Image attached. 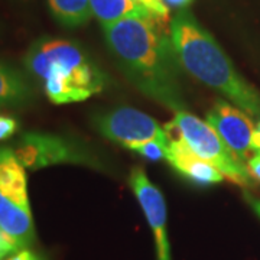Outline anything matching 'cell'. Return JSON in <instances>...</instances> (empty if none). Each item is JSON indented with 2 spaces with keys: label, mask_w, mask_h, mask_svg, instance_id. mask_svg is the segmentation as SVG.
<instances>
[{
  "label": "cell",
  "mask_w": 260,
  "mask_h": 260,
  "mask_svg": "<svg viewBox=\"0 0 260 260\" xmlns=\"http://www.w3.org/2000/svg\"><path fill=\"white\" fill-rule=\"evenodd\" d=\"M107 48L140 93L169 110H185L171 30L155 16H129L103 25Z\"/></svg>",
  "instance_id": "obj_1"
},
{
  "label": "cell",
  "mask_w": 260,
  "mask_h": 260,
  "mask_svg": "<svg viewBox=\"0 0 260 260\" xmlns=\"http://www.w3.org/2000/svg\"><path fill=\"white\" fill-rule=\"evenodd\" d=\"M135 2L139 3L140 6H143L155 18L160 19L164 22H168V19H169V9L167 8V5L164 3V0H135Z\"/></svg>",
  "instance_id": "obj_15"
},
{
  "label": "cell",
  "mask_w": 260,
  "mask_h": 260,
  "mask_svg": "<svg viewBox=\"0 0 260 260\" xmlns=\"http://www.w3.org/2000/svg\"><path fill=\"white\" fill-rule=\"evenodd\" d=\"M34 88L28 80L5 62H0V109L19 107L32 100Z\"/></svg>",
  "instance_id": "obj_11"
},
{
  "label": "cell",
  "mask_w": 260,
  "mask_h": 260,
  "mask_svg": "<svg viewBox=\"0 0 260 260\" xmlns=\"http://www.w3.org/2000/svg\"><path fill=\"white\" fill-rule=\"evenodd\" d=\"M168 143L169 142H160V140H146L139 143H132L127 146L129 150L139 153L143 158L150 160H159V159H167Z\"/></svg>",
  "instance_id": "obj_14"
},
{
  "label": "cell",
  "mask_w": 260,
  "mask_h": 260,
  "mask_svg": "<svg viewBox=\"0 0 260 260\" xmlns=\"http://www.w3.org/2000/svg\"><path fill=\"white\" fill-rule=\"evenodd\" d=\"M93 16L103 25L129 16H153L135 0H88Z\"/></svg>",
  "instance_id": "obj_12"
},
{
  "label": "cell",
  "mask_w": 260,
  "mask_h": 260,
  "mask_svg": "<svg viewBox=\"0 0 260 260\" xmlns=\"http://www.w3.org/2000/svg\"><path fill=\"white\" fill-rule=\"evenodd\" d=\"M37 260H45V259H44L42 256H38V254H37Z\"/></svg>",
  "instance_id": "obj_23"
},
{
  "label": "cell",
  "mask_w": 260,
  "mask_h": 260,
  "mask_svg": "<svg viewBox=\"0 0 260 260\" xmlns=\"http://www.w3.org/2000/svg\"><path fill=\"white\" fill-rule=\"evenodd\" d=\"M168 136L167 160L181 175L197 185H214L223 181V174L213 164L197 155L182 138L175 135Z\"/></svg>",
  "instance_id": "obj_10"
},
{
  "label": "cell",
  "mask_w": 260,
  "mask_h": 260,
  "mask_svg": "<svg viewBox=\"0 0 260 260\" xmlns=\"http://www.w3.org/2000/svg\"><path fill=\"white\" fill-rule=\"evenodd\" d=\"M251 150H253V153L260 152V120L254 126V133H253V139H251Z\"/></svg>",
  "instance_id": "obj_21"
},
{
  "label": "cell",
  "mask_w": 260,
  "mask_h": 260,
  "mask_svg": "<svg viewBox=\"0 0 260 260\" xmlns=\"http://www.w3.org/2000/svg\"><path fill=\"white\" fill-rule=\"evenodd\" d=\"M207 123L217 132L233 156L247 165L254 155L251 150L254 124L249 114L227 102H217L207 114Z\"/></svg>",
  "instance_id": "obj_8"
},
{
  "label": "cell",
  "mask_w": 260,
  "mask_h": 260,
  "mask_svg": "<svg viewBox=\"0 0 260 260\" xmlns=\"http://www.w3.org/2000/svg\"><path fill=\"white\" fill-rule=\"evenodd\" d=\"M129 184L143 210L149 227L153 233L156 259L171 260V247L168 239L167 203L160 189L149 179L143 168L132 169Z\"/></svg>",
  "instance_id": "obj_9"
},
{
  "label": "cell",
  "mask_w": 260,
  "mask_h": 260,
  "mask_svg": "<svg viewBox=\"0 0 260 260\" xmlns=\"http://www.w3.org/2000/svg\"><path fill=\"white\" fill-rule=\"evenodd\" d=\"M0 230L10 236L22 250L35 242L25 167L9 148H0Z\"/></svg>",
  "instance_id": "obj_4"
},
{
  "label": "cell",
  "mask_w": 260,
  "mask_h": 260,
  "mask_svg": "<svg viewBox=\"0 0 260 260\" xmlns=\"http://www.w3.org/2000/svg\"><path fill=\"white\" fill-rule=\"evenodd\" d=\"M23 64L54 104L84 102L106 85V74L71 39L39 38L26 51Z\"/></svg>",
  "instance_id": "obj_3"
},
{
  "label": "cell",
  "mask_w": 260,
  "mask_h": 260,
  "mask_svg": "<svg viewBox=\"0 0 260 260\" xmlns=\"http://www.w3.org/2000/svg\"><path fill=\"white\" fill-rule=\"evenodd\" d=\"M95 129L104 138L124 148L146 140L169 142L165 127H160L146 113L132 107H119L95 117Z\"/></svg>",
  "instance_id": "obj_7"
},
{
  "label": "cell",
  "mask_w": 260,
  "mask_h": 260,
  "mask_svg": "<svg viewBox=\"0 0 260 260\" xmlns=\"http://www.w3.org/2000/svg\"><path fill=\"white\" fill-rule=\"evenodd\" d=\"M55 20L65 28H78L90 22L93 12L88 0H48Z\"/></svg>",
  "instance_id": "obj_13"
},
{
  "label": "cell",
  "mask_w": 260,
  "mask_h": 260,
  "mask_svg": "<svg viewBox=\"0 0 260 260\" xmlns=\"http://www.w3.org/2000/svg\"><path fill=\"white\" fill-rule=\"evenodd\" d=\"M249 203H250L251 208L254 210V213L260 217V200H249Z\"/></svg>",
  "instance_id": "obj_22"
},
{
  "label": "cell",
  "mask_w": 260,
  "mask_h": 260,
  "mask_svg": "<svg viewBox=\"0 0 260 260\" xmlns=\"http://www.w3.org/2000/svg\"><path fill=\"white\" fill-rule=\"evenodd\" d=\"M5 260H37V254L34 251L29 250V249H25V250H20L18 253H15V254H12Z\"/></svg>",
  "instance_id": "obj_20"
},
{
  "label": "cell",
  "mask_w": 260,
  "mask_h": 260,
  "mask_svg": "<svg viewBox=\"0 0 260 260\" xmlns=\"http://www.w3.org/2000/svg\"><path fill=\"white\" fill-rule=\"evenodd\" d=\"M18 160L28 169L58 165L80 164L95 165L90 150L71 138H62L49 133H25L13 149Z\"/></svg>",
  "instance_id": "obj_6"
},
{
  "label": "cell",
  "mask_w": 260,
  "mask_h": 260,
  "mask_svg": "<svg viewBox=\"0 0 260 260\" xmlns=\"http://www.w3.org/2000/svg\"><path fill=\"white\" fill-rule=\"evenodd\" d=\"M164 3L167 5L168 9H188L189 5L192 3V0H164Z\"/></svg>",
  "instance_id": "obj_19"
},
{
  "label": "cell",
  "mask_w": 260,
  "mask_h": 260,
  "mask_svg": "<svg viewBox=\"0 0 260 260\" xmlns=\"http://www.w3.org/2000/svg\"><path fill=\"white\" fill-rule=\"evenodd\" d=\"M247 171L250 174L251 178H254L256 181L260 182V152H256L247 162Z\"/></svg>",
  "instance_id": "obj_18"
},
{
  "label": "cell",
  "mask_w": 260,
  "mask_h": 260,
  "mask_svg": "<svg viewBox=\"0 0 260 260\" xmlns=\"http://www.w3.org/2000/svg\"><path fill=\"white\" fill-rule=\"evenodd\" d=\"M171 38L179 67L250 116L260 117V93L243 78L223 48L189 9L178 10L171 20Z\"/></svg>",
  "instance_id": "obj_2"
},
{
  "label": "cell",
  "mask_w": 260,
  "mask_h": 260,
  "mask_svg": "<svg viewBox=\"0 0 260 260\" xmlns=\"http://www.w3.org/2000/svg\"><path fill=\"white\" fill-rule=\"evenodd\" d=\"M22 249L19 247V244L10 236H8L3 230H0V260L8 259L9 256L18 253Z\"/></svg>",
  "instance_id": "obj_17"
},
{
  "label": "cell",
  "mask_w": 260,
  "mask_h": 260,
  "mask_svg": "<svg viewBox=\"0 0 260 260\" xmlns=\"http://www.w3.org/2000/svg\"><path fill=\"white\" fill-rule=\"evenodd\" d=\"M168 135H175L185 140L197 155L217 168L224 178L237 185H250L251 177L247 167L239 162L224 145L217 132L194 114L181 110L175 119L165 126Z\"/></svg>",
  "instance_id": "obj_5"
},
{
  "label": "cell",
  "mask_w": 260,
  "mask_h": 260,
  "mask_svg": "<svg viewBox=\"0 0 260 260\" xmlns=\"http://www.w3.org/2000/svg\"><path fill=\"white\" fill-rule=\"evenodd\" d=\"M19 123L15 117L8 114H0V142L10 139L18 132Z\"/></svg>",
  "instance_id": "obj_16"
}]
</instances>
